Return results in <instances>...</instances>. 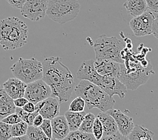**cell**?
<instances>
[{"mask_svg": "<svg viewBox=\"0 0 158 140\" xmlns=\"http://www.w3.org/2000/svg\"><path fill=\"white\" fill-rule=\"evenodd\" d=\"M77 0H48L47 16L60 24L73 20L80 12Z\"/></svg>", "mask_w": 158, "mask_h": 140, "instance_id": "6", "label": "cell"}, {"mask_svg": "<svg viewBox=\"0 0 158 140\" xmlns=\"http://www.w3.org/2000/svg\"><path fill=\"white\" fill-rule=\"evenodd\" d=\"M28 125L26 122L21 121L20 122L12 125L11 130H12V137H19V136L26 135L27 134Z\"/></svg>", "mask_w": 158, "mask_h": 140, "instance_id": "25", "label": "cell"}, {"mask_svg": "<svg viewBox=\"0 0 158 140\" xmlns=\"http://www.w3.org/2000/svg\"><path fill=\"white\" fill-rule=\"evenodd\" d=\"M22 120L19 117V116H18L16 112H14V113H12V114L8 115L7 117H6V118H4L3 119H2V121L12 125L16 124L20 122Z\"/></svg>", "mask_w": 158, "mask_h": 140, "instance_id": "30", "label": "cell"}, {"mask_svg": "<svg viewBox=\"0 0 158 140\" xmlns=\"http://www.w3.org/2000/svg\"><path fill=\"white\" fill-rule=\"evenodd\" d=\"M28 28L16 17L0 20V45L4 50H16L27 43Z\"/></svg>", "mask_w": 158, "mask_h": 140, "instance_id": "3", "label": "cell"}, {"mask_svg": "<svg viewBox=\"0 0 158 140\" xmlns=\"http://www.w3.org/2000/svg\"><path fill=\"white\" fill-rule=\"evenodd\" d=\"M10 70L15 78L27 84L41 79L43 75V63L34 57L28 59L20 57Z\"/></svg>", "mask_w": 158, "mask_h": 140, "instance_id": "7", "label": "cell"}, {"mask_svg": "<svg viewBox=\"0 0 158 140\" xmlns=\"http://www.w3.org/2000/svg\"><path fill=\"white\" fill-rule=\"evenodd\" d=\"M155 18L151 11H145L140 16L131 19L129 26L134 35L137 37H141L152 34Z\"/></svg>", "mask_w": 158, "mask_h": 140, "instance_id": "9", "label": "cell"}, {"mask_svg": "<svg viewBox=\"0 0 158 140\" xmlns=\"http://www.w3.org/2000/svg\"><path fill=\"white\" fill-rule=\"evenodd\" d=\"M94 67L101 75L118 78L120 72V63L108 59H95Z\"/></svg>", "mask_w": 158, "mask_h": 140, "instance_id": "14", "label": "cell"}, {"mask_svg": "<svg viewBox=\"0 0 158 140\" xmlns=\"http://www.w3.org/2000/svg\"><path fill=\"white\" fill-rule=\"evenodd\" d=\"M40 127L42 129V130L44 131V133L47 135L48 138L52 139V125H51V121L49 119H44L42 125L40 126Z\"/></svg>", "mask_w": 158, "mask_h": 140, "instance_id": "29", "label": "cell"}, {"mask_svg": "<svg viewBox=\"0 0 158 140\" xmlns=\"http://www.w3.org/2000/svg\"><path fill=\"white\" fill-rule=\"evenodd\" d=\"M14 8L21 10L27 0H6Z\"/></svg>", "mask_w": 158, "mask_h": 140, "instance_id": "32", "label": "cell"}, {"mask_svg": "<svg viewBox=\"0 0 158 140\" xmlns=\"http://www.w3.org/2000/svg\"><path fill=\"white\" fill-rule=\"evenodd\" d=\"M100 140H104V139H103V138H102V139H100Z\"/></svg>", "mask_w": 158, "mask_h": 140, "instance_id": "41", "label": "cell"}, {"mask_svg": "<svg viewBox=\"0 0 158 140\" xmlns=\"http://www.w3.org/2000/svg\"><path fill=\"white\" fill-rule=\"evenodd\" d=\"M51 140H59V139H54V138H52Z\"/></svg>", "mask_w": 158, "mask_h": 140, "instance_id": "40", "label": "cell"}, {"mask_svg": "<svg viewBox=\"0 0 158 140\" xmlns=\"http://www.w3.org/2000/svg\"><path fill=\"white\" fill-rule=\"evenodd\" d=\"M0 122H1V119H0Z\"/></svg>", "mask_w": 158, "mask_h": 140, "instance_id": "42", "label": "cell"}, {"mask_svg": "<svg viewBox=\"0 0 158 140\" xmlns=\"http://www.w3.org/2000/svg\"></svg>", "mask_w": 158, "mask_h": 140, "instance_id": "43", "label": "cell"}, {"mask_svg": "<svg viewBox=\"0 0 158 140\" xmlns=\"http://www.w3.org/2000/svg\"><path fill=\"white\" fill-rule=\"evenodd\" d=\"M28 100H27V98H26L24 96V97H20L16 98V99L14 100V103L16 107H19V108H22L24 106L28 103Z\"/></svg>", "mask_w": 158, "mask_h": 140, "instance_id": "35", "label": "cell"}, {"mask_svg": "<svg viewBox=\"0 0 158 140\" xmlns=\"http://www.w3.org/2000/svg\"><path fill=\"white\" fill-rule=\"evenodd\" d=\"M16 112V114L19 116V117L21 119L22 121H23L26 123V121H27V119H28V117L30 115L29 112H26L23 108H19V107H16V112Z\"/></svg>", "mask_w": 158, "mask_h": 140, "instance_id": "34", "label": "cell"}, {"mask_svg": "<svg viewBox=\"0 0 158 140\" xmlns=\"http://www.w3.org/2000/svg\"><path fill=\"white\" fill-rule=\"evenodd\" d=\"M27 135L29 140H51L40 127L28 126Z\"/></svg>", "mask_w": 158, "mask_h": 140, "instance_id": "22", "label": "cell"}, {"mask_svg": "<svg viewBox=\"0 0 158 140\" xmlns=\"http://www.w3.org/2000/svg\"><path fill=\"white\" fill-rule=\"evenodd\" d=\"M148 9L151 12L158 14V0H145Z\"/></svg>", "mask_w": 158, "mask_h": 140, "instance_id": "31", "label": "cell"}, {"mask_svg": "<svg viewBox=\"0 0 158 140\" xmlns=\"http://www.w3.org/2000/svg\"><path fill=\"white\" fill-rule=\"evenodd\" d=\"M51 94L50 86L41 79L27 84L24 97L29 102L36 104L51 97Z\"/></svg>", "mask_w": 158, "mask_h": 140, "instance_id": "10", "label": "cell"}, {"mask_svg": "<svg viewBox=\"0 0 158 140\" xmlns=\"http://www.w3.org/2000/svg\"><path fill=\"white\" fill-rule=\"evenodd\" d=\"M123 6L128 14L133 18L140 16L148 10L145 0H126Z\"/></svg>", "mask_w": 158, "mask_h": 140, "instance_id": "19", "label": "cell"}, {"mask_svg": "<svg viewBox=\"0 0 158 140\" xmlns=\"http://www.w3.org/2000/svg\"><path fill=\"white\" fill-rule=\"evenodd\" d=\"M16 106L12 99L3 88H0V119L16 112Z\"/></svg>", "mask_w": 158, "mask_h": 140, "instance_id": "17", "label": "cell"}, {"mask_svg": "<svg viewBox=\"0 0 158 140\" xmlns=\"http://www.w3.org/2000/svg\"><path fill=\"white\" fill-rule=\"evenodd\" d=\"M43 66L42 79L50 86L51 96L57 98L60 104L68 101L75 89L74 77L69 68L59 57L44 58Z\"/></svg>", "mask_w": 158, "mask_h": 140, "instance_id": "1", "label": "cell"}, {"mask_svg": "<svg viewBox=\"0 0 158 140\" xmlns=\"http://www.w3.org/2000/svg\"><path fill=\"white\" fill-rule=\"evenodd\" d=\"M54 97H49L35 104V111L39 112L44 119L52 120L59 115L60 104Z\"/></svg>", "mask_w": 158, "mask_h": 140, "instance_id": "12", "label": "cell"}, {"mask_svg": "<svg viewBox=\"0 0 158 140\" xmlns=\"http://www.w3.org/2000/svg\"><path fill=\"white\" fill-rule=\"evenodd\" d=\"M12 125L3 121L0 122V140H8L12 137Z\"/></svg>", "mask_w": 158, "mask_h": 140, "instance_id": "27", "label": "cell"}, {"mask_svg": "<svg viewBox=\"0 0 158 140\" xmlns=\"http://www.w3.org/2000/svg\"><path fill=\"white\" fill-rule=\"evenodd\" d=\"M86 113L83 112H73L68 111L65 113V117L69 124L70 131L78 130L84 119Z\"/></svg>", "mask_w": 158, "mask_h": 140, "instance_id": "20", "label": "cell"}, {"mask_svg": "<svg viewBox=\"0 0 158 140\" xmlns=\"http://www.w3.org/2000/svg\"><path fill=\"white\" fill-rule=\"evenodd\" d=\"M153 73L152 66L145 68L141 66H127L120 63V72L118 79L126 86L127 89L136 90L139 86L148 80L150 74Z\"/></svg>", "mask_w": 158, "mask_h": 140, "instance_id": "8", "label": "cell"}, {"mask_svg": "<svg viewBox=\"0 0 158 140\" xmlns=\"http://www.w3.org/2000/svg\"><path fill=\"white\" fill-rule=\"evenodd\" d=\"M104 140H129L127 136H124L119 132L110 136H104L102 138Z\"/></svg>", "mask_w": 158, "mask_h": 140, "instance_id": "33", "label": "cell"}, {"mask_svg": "<svg viewBox=\"0 0 158 140\" xmlns=\"http://www.w3.org/2000/svg\"><path fill=\"white\" fill-rule=\"evenodd\" d=\"M152 34L156 39H158V15L153 22V28H152Z\"/></svg>", "mask_w": 158, "mask_h": 140, "instance_id": "37", "label": "cell"}, {"mask_svg": "<svg viewBox=\"0 0 158 140\" xmlns=\"http://www.w3.org/2000/svg\"><path fill=\"white\" fill-rule=\"evenodd\" d=\"M106 112L110 115L115 120L119 133L128 137L135 126L132 117L127 115L119 109L112 108L106 111Z\"/></svg>", "mask_w": 158, "mask_h": 140, "instance_id": "13", "label": "cell"}, {"mask_svg": "<svg viewBox=\"0 0 158 140\" xmlns=\"http://www.w3.org/2000/svg\"><path fill=\"white\" fill-rule=\"evenodd\" d=\"M92 134L94 136L96 140H100L104 136V128L102 124L101 121L98 117H96L94 123Z\"/></svg>", "mask_w": 158, "mask_h": 140, "instance_id": "28", "label": "cell"}, {"mask_svg": "<svg viewBox=\"0 0 158 140\" xmlns=\"http://www.w3.org/2000/svg\"><path fill=\"white\" fill-rule=\"evenodd\" d=\"M44 121V118L42 117V115H40L39 114L38 115H36V117L34 119L33 121V126L35 127H40L41 125H42L43 122Z\"/></svg>", "mask_w": 158, "mask_h": 140, "instance_id": "38", "label": "cell"}, {"mask_svg": "<svg viewBox=\"0 0 158 140\" xmlns=\"http://www.w3.org/2000/svg\"><path fill=\"white\" fill-rule=\"evenodd\" d=\"M76 78L98 86L111 97L118 95L120 99H123L127 94V88L118 78L104 76L97 72L94 59L87 60L81 63L76 73Z\"/></svg>", "mask_w": 158, "mask_h": 140, "instance_id": "2", "label": "cell"}, {"mask_svg": "<svg viewBox=\"0 0 158 140\" xmlns=\"http://www.w3.org/2000/svg\"><path fill=\"white\" fill-rule=\"evenodd\" d=\"M3 89L6 93L15 100L16 98L24 97L27 84L16 78H12L3 82Z\"/></svg>", "mask_w": 158, "mask_h": 140, "instance_id": "15", "label": "cell"}, {"mask_svg": "<svg viewBox=\"0 0 158 140\" xmlns=\"http://www.w3.org/2000/svg\"><path fill=\"white\" fill-rule=\"evenodd\" d=\"M24 111L29 113H32L35 111V104L31 103V102H28L26 103L23 107H22Z\"/></svg>", "mask_w": 158, "mask_h": 140, "instance_id": "36", "label": "cell"}, {"mask_svg": "<svg viewBox=\"0 0 158 140\" xmlns=\"http://www.w3.org/2000/svg\"><path fill=\"white\" fill-rule=\"evenodd\" d=\"M85 107V102L80 96H77L71 101L69 106V111L73 112L84 111Z\"/></svg>", "mask_w": 158, "mask_h": 140, "instance_id": "26", "label": "cell"}, {"mask_svg": "<svg viewBox=\"0 0 158 140\" xmlns=\"http://www.w3.org/2000/svg\"><path fill=\"white\" fill-rule=\"evenodd\" d=\"M8 140H29L27 135L23 136H19V137H12Z\"/></svg>", "mask_w": 158, "mask_h": 140, "instance_id": "39", "label": "cell"}, {"mask_svg": "<svg viewBox=\"0 0 158 140\" xmlns=\"http://www.w3.org/2000/svg\"><path fill=\"white\" fill-rule=\"evenodd\" d=\"M63 140H96L92 134L85 133L79 130L71 131Z\"/></svg>", "mask_w": 158, "mask_h": 140, "instance_id": "24", "label": "cell"}, {"mask_svg": "<svg viewBox=\"0 0 158 140\" xmlns=\"http://www.w3.org/2000/svg\"><path fill=\"white\" fill-rule=\"evenodd\" d=\"M154 133L141 125L135 126L133 131L128 135L129 140H153Z\"/></svg>", "mask_w": 158, "mask_h": 140, "instance_id": "21", "label": "cell"}, {"mask_svg": "<svg viewBox=\"0 0 158 140\" xmlns=\"http://www.w3.org/2000/svg\"><path fill=\"white\" fill-rule=\"evenodd\" d=\"M96 117L93 113H87L84 117V119L79 128V131L85 133L92 134V129Z\"/></svg>", "mask_w": 158, "mask_h": 140, "instance_id": "23", "label": "cell"}, {"mask_svg": "<svg viewBox=\"0 0 158 140\" xmlns=\"http://www.w3.org/2000/svg\"><path fill=\"white\" fill-rule=\"evenodd\" d=\"M74 90L77 96L85 100L89 110L96 108L102 112H106L113 108L116 103L113 97L108 95L100 87L85 79H81Z\"/></svg>", "mask_w": 158, "mask_h": 140, "instance_id": "4", "label": "cell"}, {"mask_svg": "<svg viewBox=\"0 0 158 140\" xmlns=\"http://www.w3.org/2000/svg\"><path fill=\"white\" fill-rule=\"evenodd\" d=\"M48 0H27L20 10L21 15L33 22H38L46 16Z\"/></svg>", "mask_w": 158, "mask_h": 140, "instance_id": "11", "label": "cell"}, {"mask_svg": "<svg viewBox=\"0 0 158 140\" xmlns=\"http://www.w3.org/2000/svg\"><path fill=\"white\" fill-rule=\"evenodd\" d=\"M104 128V136H110L118 132L115 120L106 112H101L97 116ZM103 136V137H104Z\"/></svg>", "mask_w": 158, "mask_h": 140, "instance_id": "18", "label": "cell"}, {"mask_svg": "<svg viewBox=\"0 0 158 140\" xmlns=\"http://www.w3.org/2000/svg\"><path fill=\"white\" fill-rule=\"evenodd\" d=\"M125 41L119 40L116 36L108 37L102 35L98 37L94 45L95 59H108L119 63H124L125 60L121 57V52L125 49Z\"/></svg>", "mask_w": 158, "mask_h": 140, "instance_id": "5", "label": "cell"}, {"mask_svg": "<svg viewBox=\"0 0 158 140\" xmlns=\"http://www.w3.org/2000/svg\"><path fill=\"white\" fill-rule=\"evenodd\" d=\"M51 121L52 138L63 140L70 132L69 124L64 116H57Z\"/></svg>", "mask_w": 158, "mask_h": 140, "instance_id": "16", "label": "cell"}]
</instances>
